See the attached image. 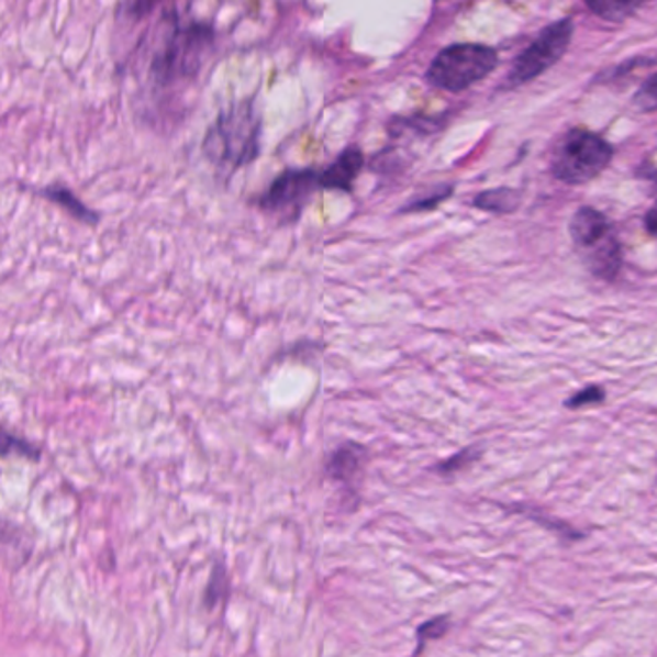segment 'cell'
<instances>
[{"instance_id":"obj_9","label":"cell","mask_w":657,"mask_h":657,"mask_svg":"<svg viewBox=\"0 0 657 657\" xmlns=\"http://www.w3.org/2000/svg\"><path fill=\"white\" fill-rule=\"evenodd\" d=\"M569 234L580 249H592L611 234L610 220L594 207H580L569 222Z\"/></svg>"},{"instance_id":"obj_11","label":"cell","mask_w":657,"mask_h":657,"mask_svg":"<svg viewBox=\"0 0 657 657\" xmlns=\"http://www.w3.org/2000/svg\"><path fill=\"white\" fill-rule=\"evenodd\" d=\"M587 267L600 280H615L623 268V250L615 235L610 234L602 243L588 250Z\"/></svg>"},{"instance_id":"obj_20","label":"cell","mask_w":657,"mask_h":657,"mask_svg":"<svg viewBox=\"0 0 657 657\" xmlns=\"http://www.w3.org/2000/svg\"><path fill=\"white\" fill-rule=\"evenodd\" d=\"M16 454L33 461H40L41 449L37 446H33L32 442L14 436L10 432H2V455Z\"/></svg>"},{"instance_id":"obj_3","label":"cell","mask_w":657,"mask_h":657,"mask_svg":"<svg viewBox=\"0 0 657 657\" xmlns=\"http://www.w3.org/2000/svg\"><path fill=\"white\" fill-rule=\"evenodd\" d=\"M613 147L584 127H575L557 143L552 157L554 178L569 186H582L594 180L610 166Z\"/></svg>"},{"instance_id":"obj_5","label":"cell","mask_w":657,"mask_h":657,"mask_svg":"<svg viewBox=\"0 0 657 657\" xmlns=\"http://www.w3.org/2000/svg\"><path fill=\"white\" fill-rule=\"evenodd\" d=\"M575 32L572 18L557 20L548 27H544L538 37L516 56L515 63L509 70L503 89H515L542 76L567 53Z\"/></svg>"},{"instance_id":"obj_24","label":"cell","mask_w":657,"mask_h":657,"mask_svg":"<svg viewBox=\"0 0 657 657\" xmlns=\"http://www.w3.org/2000/svg\"><path fill=\"white\" fill-rule=\"evenodd\" d=\"M656 465H657V457H656Z\"/></svg>"},{"instance_id":"obj_4","label":"cell","mask_w":657,"mask_h":657,"mask_svg":"<svg viewBox=\"0 0 657 657\" xmlns=\"http://www.w3.org/2000/svg\"><path fill=\"white\" fill-rule=\"evenodd\" d=\"M495 66L498 53L492 47L477 43H459L449 45L434 56L426 70V81L444 91L461 93L480 79L490 76Z\"/></svg>"},{"instance_id":"obj_2","label":"cell","mask_w":657,"mask_h":657,"mask_svg":"<svg viewBox=\"0 0 657 657\" xmlns=\"http://www.w3.org/2000/svg\"><path fill=\"white\" fill-rule=\"evenodd\" d=\"M263 122L250 99L230 102L204 134L203 155L212 168L230 178L260 153Z\"/></svg>"},{"instance_id":"obj_16","label":"cell","mask_w":657,"mask_h":657,"mask_svg":"<svg viewBox=\"0 0 657 657\" xmlns=\"http://www.w3.org/2000/svg\"><path fill=\"white\" fill-rule=\"evenodd\" d=\"M587 9L592 10L595 16L608 20V22H623L633 12L641 9V2H619V0H605V2H592L588 0Z\"/></svg>"},{"instance_id":"obj_22","label":"cell","mask_w":657,"mask_h":657,"mask_svg":"<svg viewBox=\"0 0 657 657\" xmlns=\"http://www.w3.org/2000/svg\"><path fill=\"white\" fill-rule=\"evenodd\" d=\"M644 224H646V230H648L649 234L657 237V203L646 212V219H644Z\"/></svg>"},{"instance_id":"obj_23","label":"cell","mask_w":657,"mask_h":657,"mask_svg":"<svg viewBox=\"0 0 657 657\" xmlns=\"http://www.w3.org/2000/svg\"><path fill=\"white\" fill-rule=\"evenodd\" d=\"M411 657H423V654H419V652H415V654H413V656Z\"/></svg>"},{"instance_id":"obj_6","label":"cell","mask_w":657,"mask_h":657,"mask_svg":"<svg viewBox=\"0 0 657 657\" xmlns=\"http://www.w3.org/2000/svg\"><path fill=\"white\" fill-rule=\"evenodd\" d=\"M319 191H326L322 168H290L280 174L270 183V188L258 197L257 204L263 211L278 214L286 222H293L299 219L309 199Z\"/></svg>"},{"instance_id":"obj_1","label":"cell","mask_w":657,"mask_h":657,"mask_svg":"<svg viewBox=\"0 0 657 657\" xmlns=\"http://www.w3.org/2000/svg\"><path fill=\"white\" fill-rule=\"evenodd\" d=\"M214 27L197 20H183L176 9L166 10L149 33L151 83L158 89L197 78L214 48Z\"/></svg>"},{"instance_id":"obj_13","label":"cell","mask_w":657,"mask_h":657,"mask_svg":"<svg viewBox=\"0 0 657 657\" xmlns=\"http://www.w3.org/2000/svg\"><path fill=\"white\" fill-rule=\"evenodd\" d=\"M521 204V193L513 188L486 189L472 201L475 209L493 212V214H511Z\"/></svg>"},{"instance_id":"obj_19","label":"cell","mask_w":657,"mask_h":657,"mask_svg":"<svg viewBox=\"0 0 657 657\" xmlns=\"http://www.w3.org/2000/svg\"><path fill=\"white\" fill-rule=\"evenodd\" d=\"M608 398V393L602 386H587L582 390L572 393L569 400L565 401V408L577 411V409L592 408V405H602Z\"/></svg>"},{"instance_id":"obj_14","label":"cell","mask_w":657,"mask_h":657,"mask_svg":"<svg viewBox=\"0 0 657 657\" xmlns=\"http://www.w3.org/2000/svg\"><path fill=\"white\" fill-rule=\"evenodd\" d=\"M480 457H482V449L480 447H465V449H459L457 454L447 457L444 461L436 463L431 470L434 475H439V477H455V475L475 467L480 461Z\"/></svg>"},{"instance_id":"obj_10","label":"cell","mask_w":657,"mask_h":657,"mask_svg":"<svg viewBox=\"0 0 657 657\" xmlns=\"http://www.w3.org/2000/svg\"><path fill=\"white\" fill-rule=\"evenodd\" d=\"M363 166H365V155H363L360 147L352 145V147L342 151L334 163H330L326 168H322L326 191L349 193L353 183L363 170Z\"/></svg>"},{"instance_id":"obj_17","label":"cell","mask_w":657,"mask_h":657,"mask_svg":"<svg viewBox=\"0 0 657 657\" xmlns=\"http://www.w3.org/2000/svg\"><path fill=\"white\" fill-rule=\"evenodd\" d=\"M452 628V619L449 615H438V617L428 619L424 621L423 625L416 628V649L419 654H423L426 644L431 641H439L444 638Z\"/></svg>"},{"instance_id":"obj_12","label":"cell","mask_w":657,"mask_h":657,"mask_svg":"<svg viewBox=\"0 0 657 657\" xmlns=\"http://www.w3.org/2000/svg\"><path fill=\"white\" fill-rule=\"evenodd\" d=\"M40 193L43 197H47L48 201L63 207L64 211L70 212L74 219L81 220L86 224L93 226V224H97L101 220L99 212H94L91 207H87L83 201H79L78 197L74 196L66 186H60V183L47 186V188L40 189Z\"/></svg>"},{"instance_id":"obj_21","label":"cell","mask_w":657,"mask_h":657,"mask_svg":"<svg viewBox=\"0 0 657 657\" xmlns=\"http://www.w3.org/2000/svg\"><path fill=\"white\" fill-rule=\"evenodd\" d=\"M634 109L641 112L657 110V74L646 79L633 97Z\"/></svg>"},{"instance_id":"obj_7","label":"cell","mask_w":657,"mask_h":657,"mask_svg":"<svg viewBox=\"0 0 657 657\" xmlns=\"http://www.w3.org/2000/svg\"><path fill=\"white\" fill-rule=\"evenodd\" d=\"M492 503L503 509L505 513H511V515L526 516L528 521L538 524L544 531L554 534L557 541L561 542L564 546H572L577 542L584 541L588 536L584 531L572 526L571 523H567L564 519H557L556 515H552L546 509L541 508V505H534V503H528V501H513V503H495V501H492Z\"/></svg>"},{"instance_id":"obj_15","label":"cell","mask_w":657,"mask_h":657,"mask_svg":"<svg viewBox=\"0 0 657 657\" xmlns=\"http://www.w3.org/2000/svg\"><path fill=\"white\" fill-rule=\"evenodd\" d=\"M230 595V580H227L226 565L222 561H214L212 565L211 579L204 588V610L212 611L220 602H226Z\"/></svg>"},{"instance_id":"obj_8","label":"cell","mask_w":657,"mask_h":657,"mask_svg":"<svg viewBox=\"0 0 657 657\" xmlns=\"http://www.w3.org/2000/svg\"><path fill=\"white\" fill-rule=\"evenodd\" d=\"M368 461V449L357 442H344L330 452L324 463V477L332 482L352 486Z\"/></svg>"},{"instance_id":"obj_18","label":"cell","mask_w":657,"mask_h":657,"mask_svg":"<svg viewBox=\"0 0 657 657\" xmlns=\"http://www.w3.org/2000/svg\"><path fill=\"white\" fill-rule=\"evenodd\" d=\"M454 193V186H444V188L434 189L431 193H426V196L415 197V199H411L405 207H401L400 212H424V211H432V209H436L438 204L444 203L447 197H452Z\"/></svg>"}]
</instances>
